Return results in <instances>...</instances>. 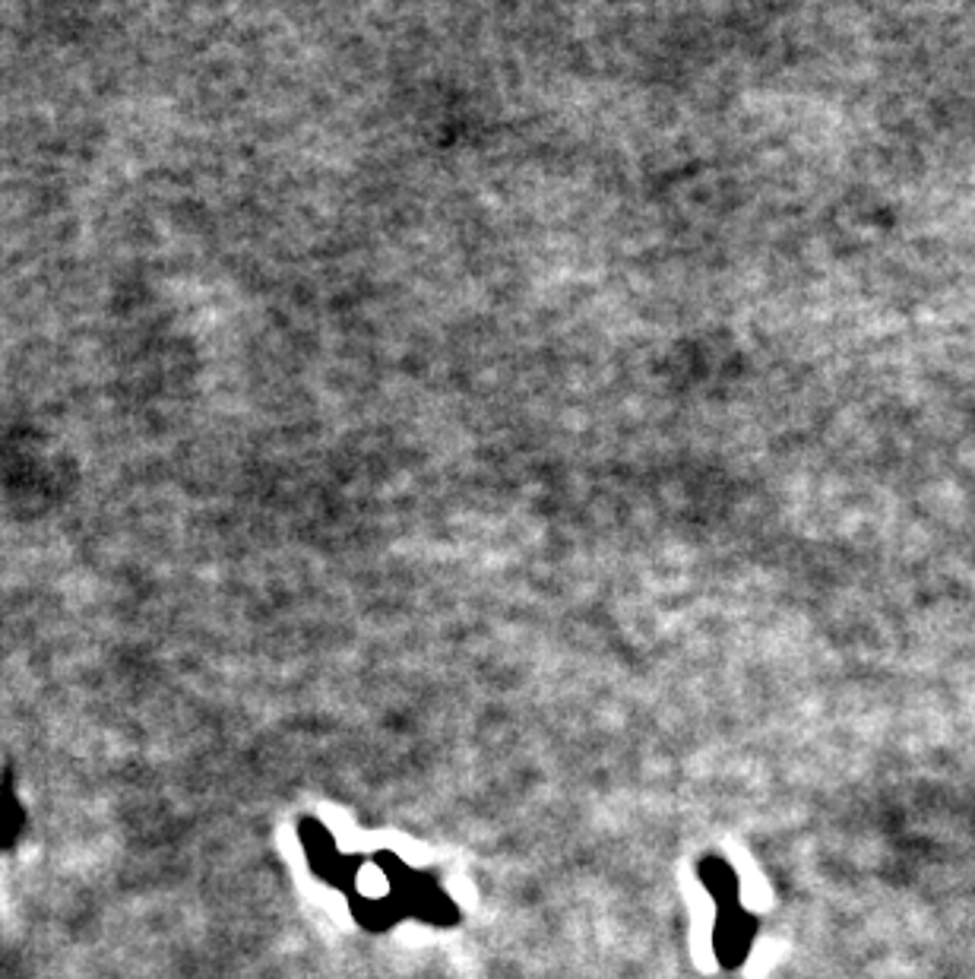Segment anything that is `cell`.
<instances>
[{
    "label": "cell",
    "instance_id": "obj_1",
    "mask_svg": "<svg viewBox=\"0 0 975 979\" xmlns=\"http://www.w3.org/2000/svg\"><path fill=\"white\" fill-rule=\"evenodd\" d=\"M754 942H757V920L747 913L742 903L729 907V910H719L716 929H713V948H716L722 967L738 970L747 960V954L754 950Z\"/></svg>",
    "mask_w": 975,
    "mask_h": 979
},
{
    "label": "cell",
    "instance_id": "obj_2",
    "mask_svg": "<svg viewBox=\"0 0 975 979\" xmlns=\"http://www.w3.org/2000/svg\"><path fill=\"white\" fill-rule=\"evenodd\" d=\"M697 875H700V885L713 897V903H716L719 910H729V907H738L742 903L738 872L725 863L722 856H707L700 863V868H697Z\"/></svg>",
    "mask_w": 975,
    "mask_h": 979
}]
</instances>
